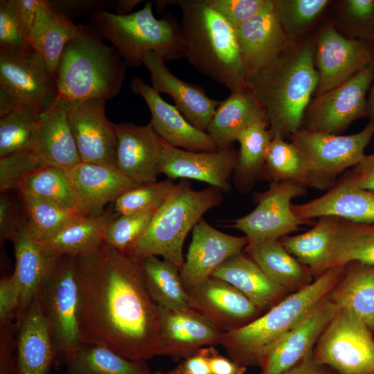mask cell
I'll return each instance as SVG.
<instances>
[{"instance_id": "cell-58", "label": "cell", "mask_w": 374, "mask_h": 374, "mask_svg": "<svg viewBox=\"0 0 374 374\" xmlns=\"http://www.w3.org/2000/svg\"><path fill=\"white\" fill-rule=\"evenodd\" d=\"M211 374H244L246 367L222 355L213 346H207Z\"/></svg>"}, {"instance_id": "cell-61", "label": "cell", "mask_w": 374, "mask_h": 374, "mask_svg": "<svg viewBox=\"0 0 374 374\" xmlns=\"http://www.w3.org/2000/svg\"><path fill=\"white\" fill-rule=\"evenodd\" d=\"M141 0H115L113 8L115 13L119 15H125L132 12V10Z\"/></svg>"}, {"instance_id": "cell-62", "label": "cell", "mask_w": 374, "mask_h": 374, "mask_svg": "<svg viewBox=\"0 0 374 374\" xmlns=\"http://www.w3.org/2000/svg\"><path fill=\"white\" fill-rule=\"evenodd\" d=\"M369 91H370L368 98V116L370 118L369 121L374 123V74Z\"/></svg>"}, {"instance_id": "cell-56", "label": "cell", "mask_w": 374, "mask_h": 374, "mask_svg": "<svg viewBox=\"0 0 374 374\" xmlns=\"http://www.w3.org/2000/svg\"><path fill=\"white\" fill-rule=\"evenodd\" d=\"M341 178L352 185L374 193V150L371 154L365 155Z\"/></svg>"}, {"instance_id": "cell-41", "label": "cell", "mask_w": 374, "mask_h": 374, "mask_svg": "<svg viewBox=\"0 0 374 374\" xmlns=\"http://www.w3.org/2000/svg\"><path fill=\"white\" fill-rule=\"evenodd\" d=\"M351 262L374 265V222L355 223L338 218L331 267Z\"/></svg>"}, {"instance_id": "cell-63", "label": "cell", "mask_w": 374, "mask_h": 374, "mask_svg": "<svg viewBox=\"0 0 374 374\" xmlns=\"http://www.w3.org/2000/svg\"><path fill=\"white\" fill-rule=\"evenodd\" d=\"M150 374H177L174 369H172L167 372H161V371H157L154 373H151Z\"/></svg>"}, {"instance_id": "cell-15", "label": "cell", "mask_w": 374, "mask_h": 374, "mask_svg": "<svg viewBox=\"0 0 374 374\" xmlns=\"http://www.w3.org/2000/svg\"><path fill=\"white\" fill-rule=\"evenodd\" d=\"M374 60V50L368 42L343 37L329 25L323 28L314 51L319 73L317 94L348 81Z\"/></svg>"}, {"instance_id": "cell-34", "label": "cell", "mask_w": 374, "mask_h": 374, "mask_svg": "<svg viewBox=\"0 0 374 374\" xmlns=\"http://www.w3.org/2000/svg\"><path fill=\"white\" fill-rule=\"evenodd\" d=\"M77 25L48 0H40L33 28L30 44L57 78L62 53L75 33Z\"/></svg>"}, {"instance_id": "cell-29", "label": "cell", "mask_w": 374, "mask_h": 374, "mask_svg": "<svg viewBox=\"0 0 374 374\" xmlns=\"http://www.w3.org/2000/svg\"><path fill=\"white\" fill-rule=\"evenodd\" d=\"M15 326L17 374H49L55 350L40 294Z\"/></svg>"}, {"instance_id": "cell-30", "label": "cell", "mask_w": 374, "mask_h": 374, "mask_svg": "<svg viewBox=\"0 0 374 374\" xmlns=\"http://www.w3.org/2000/svg\"><path fill=\"white\" fill-rule=\"evenodd\" d=\"M267 121L264 109L248 87L231 91L220 101L206 130L219 150L231 148L239 134L248 126Z\"/></svg>"}, {"instance_id": "cell-60", "label": "cell", "mask_w": 374, "mask_h": 374, "mask_svg": "<svg viewBox=\"0 0 374 374\" xmlns=\"http://www.w3.org/2000/svg\"><path fill=\"white\" fill-rule=\"evenodd\" d=\"M283 374H330L326 366L319 364L313 356V352L307 355L297 364Z\"/></svg>"}, {"instance_id": "cell-28", "label": "cell", "mask_w": 374, "mask_h": 374, "mask_svg": "<svg viewBox=\"0 0 374 374\" xmlns=\"http://www.w3.org/2000/svg\"><path fill=\"white\" fill-rule=\"evenodd\" d=\"M299 218L334 217L355 223L374 222V193L360 188L343 178L325 194L301 204H292Z\"/></svg>"}, {"instance_id": "cell-59", "label": "cell", "mask_w": 374, "mask_h": 374, "mask_svg": "<svg viewBox=\"0 0 374 374\" xmlns=\"http://www.w3.org/2000/svg\"><path fill=\"white\" fill-rule=\"evenodd\" d=\"M173 369L177 374H211L207 356V347L202 348L186 357Z\"/></svg>"}, {"instance_id": "cell-52", "label": "cell", "mask_w": 374, "mask_h": 374, "mask_svg": "<svg viewBox=\"0 0 374 374\" xmlns=\"http://www.w3.org/2000/svg\"><path fill=\"white\" fill-rule=\"evenodd\" d=\"M19 299V286L12 273L0 281V325L15 322Z\"/></svg>"}, {"instance_id": "cell-36", "label": "cell", "mask_w": 374, "mask_h": 374, "mask_svg": "<svg viewBox=\"0 0 374 374\" xmlns=\"http://www.w3.org/2000/svg\"><path fill=\"white\" fill-rule=\"evenodd\" d=\"M116 216L112 208L97 215H80L44 242L60 256H82L104 242L105 229Z\"/></svg>"}, {"instance_id": "cell-42", "label": "cell", "mask_w": 374, "mask_h": 374, "mask_svg": "<svg viewBox=\"0 0 374 374\" xmlns=\"http://www.w3.org/2000/svg\"><path fill=\"white\" fill-rule=\"evenodd\" d=\"M17 190L19 193L45 199L77 211L71 181L66 170L61 168L51 165L42 167L22 181Z\"/></svg>"}, {"instance_id": "cell-7", "label": "cell", "mask_w": 374, "mask_h": 374, "mask_svg": "<svg viewBox=\"0 0 374 374\" xmlns=\"http://www.w3.org/2000/svg\"><path fill=\"white\" fill-rule=\"evenodd\" d=\"M90 25L109 41L127 66H140L148 52L160 53L165 60L181 58L178 23L170 18L159 19L147 1L139 10L119 15L106 10L91 14Z\"/></svg>"}, {"instance_id": "cell-26", "label": "cell", "mask_w": 374, "mask_h": 374, "mask_svg": "<svg viewBox=\"0 0 374 374\" xmlns=\"http://www.w3.org/2000/svg\"><path fill=\"white\" fill-rule=\"evenodd\" d=\"M71 181L77 211L82 215L102 214L127 189L137 185L116 166L80 162L66 170Z\"/></svg>"}, {"instance_id": "cell-44", "label": "cell", "mask_w": 374, "mask_h": 374, "mask_svg": "<svg viewBox=\"0 0 374 374\" xmlns=\"http://www.w3.org/2000/svg\"><path fill=\"white\" fill-rule=\"evenodd\" d=\"M26 218L35 233L46 240L66 224L81 215L51 201L19 193Z\"/></svg>"}, {"instance_id": "cell-11", "label": "cell", "mask_w": 374, "mask_h": 374, "mask_svg": "<svg viewBox=\"0 0 374 374\" xmlns=\"http://www.w3.org/2000/svg\"><path fill=\"white\" fill-rule=\"evenodd\" d=\"M305 192L306 187L297 182L271 183L267 190L255 194V208L232 220L229 226L243 232L248 244L280 240L299 230L301 225L312 223L298 217L292 210L293 199Z\"/></svg>"}, {"instance_id": "cell-21", "label": "cell", "mask_w": 374, "mask_h": 374, "mask_svg": "<svg viewBox=\"0 0 374 374\" xmlns=\"http://www.w3.org/2000/svg\"><path fill=\"white\" fill-rule=\"evenodd\" d=\"M339 311L326 296L270 350L261 364V374H283L313 352L319 338Z\"/></svg>"}, {"instance_id": "cell-9", "label": "cell", "mask_w": 374, "mask_h": 374, "mask_svg": "<svg viewBox=\"0 0 374 374\" xmlns=\"http://www.w3.org/2000/svg\"><path fill=\"white\" fill-rule=\"evenodd\" d=\"M373 135L374 123L369 121L362 130L349 135L299 129L291 135V143L323 190L332 186L337 175L363 159Z\"/></svg>"}, {"instance_id": "cell-2", "label": "cell", "mask_w": 374, "mask_h": 374, "mask_svg": "<svg viewBox=\"0 0 374 374\" xmlns=\"http://www.w3.org/2000/svg\"><path fill=\"white\" fill-rule=\"evenodd\" d=\"M314 51L310 41L291 43L268 65L247 78L248 87L265 112L271 138L291 136L300 129L319 82Z\"/></svg>"}, {"instance_id": "cell-33", "label": "cell", "mask_w": 374, "mask_h": 374, "mask_svg": "<svg viewBox=\"0 0 374 374\" xmlns=\"http://www.w3.org/2000/svg\"><path fill=\"white\" fill-rule=\"evenodd\" d=\"M244 252L287 292H296L312 282L311 271L290 254L280 240L248 244Z\"/></svg>"}, {"instance_id": "cell-1", "label": "cell", "mask_w": 374, "mask_h": 374, "mask_svg": "<svg viewBox=\"0 0 374 374\" xmlns=\"http://www.w3.org/2000/svg\"><path fill=\"white\" fill-rule=\"evenodd\" d=\"M78 279L82 342L103 346L131 360L160 355L159 307L138 258L103 242L78 257Z\"/></svg>"}, {"instance_id": "cell-3", "label": "cell", "mask_w": 374, "mask_h": 374, "mask_svg": "<svg viewBox=\"0 0 374 374\" xmlns=\"http://www.w3.org/2000/svg\"><path fill=\"white\" fill-rule=\"evenodd\" d=\"M181 9L179 49L197 71L230 91L247 87L236 30L208 0L174 1Z\"/></svg>"}, {"instance_id": "cell-50", "label": "cell", "mask_w": 374, "mask_h": 374, "mask_svg": "<svg viewBox=\"0 0 374 374\" xmlns=\"http://www.w3.org/2000/svg\"><path fill=\"white\" fill-rule=\"evenodd\" d=\"M269 0H208L210 6L235 30L263 9Z\"/></svg>"}, {"instance_id": "cell-31", "label": "cell", "mask_w": 374, "mask_h": 374, "mask_svg": "<svg viewBox=\"0 0 374 374\" xmlns=\"http://www.w3.org/2000/svg\"><path fill=\"white\" fill-rule=\"evenodd\" d=\"M211 276L233 286L260 311L271 308L287 293L274 283L244 251L226 260Z\"/></svg>"}, {"instance_id": "cell-4", "label": "cell", "mask_w": 374, "mask_h": 374, "mask_svg": "<svg viewBox=\"0 0 374 374\" xmlns=\"http://www.w3.org/2000/svg\"><path fill=\"white\" fill-rule=\"evenodd\" d=\"M344 269L345 266L329 269L306 287L284 297L263 315L223 333L220 345L239 364L261 366L273 347L328 296Z\"/></svg>"}, {"instance_id": "cell-22", "label": "cell", "mask_w": 374, "mask_h": 374, "mask_svg": "<svg viewBox=\"0 0 374 374\" xmlns=\"http://www.w3.org/2000/svg\"><path fill=\"white\" fill-rule=\"evenodd\" d=\"M130 87L141 96L151 113L150 123L159 136L170 145L190 151L219 150L206 132L192 125L177 109L164 100L159 93L139 77H132Z\"/></svg>"}, {"instance_id": "cell-10", "label": "cell", "mask_w": 374, "mask_h": 374, "mask_svg": "<svg viewBox=\"0 0 374 374\" xmlns=\"http://www.w3.org/2000/svg\"><path fill=\"white\" fill-rule=\"evenodd\" d=\"M315 360L338 374H374V337L362 322L339 310L313 350Z\"/></svg>"}, {"instance_id": "cell-48", "label": "cell", "mask_w": 374, "mask_h": 374, "mask_svg": "<svg viewBox=\"0 0 374 374\" xmlns=\"http://www.w3.org/2000/svg\"><path fill=\"white\" fill-rule=\"evenodd\" d=\"M46 165L29 150L0 157L1 192L18 189L22 181Z\"/></svg>"}, {"instance_id": "cell-6", "label": "cell", "mask_w": 374, "mask_h": 374, "mask_svg": "<svg viewBox=\"0 0 374 374\" xmlns=\"http://www.w3.org/2000/svg\"><path fill=\"white\" fill-rule=\"evenodd\" d=\"M222 199V191L217 188L194 190L186 181L177 184L145 231L125 254L138 259L161 256L181 269L186 236L204 214L219 206Z\"/></svg>"}, {"instance_id": "cell-12", "label": "cell", "mask_w": 374, "mask_h": 374, "mask_svg": "<svg viewBox=\"0 0 374 374\" xmlns=\"http://www.w3.org/2000/svg\"><path fill=\"white\" fill-rule=\"evenodd\" d=\"M0 92L17 105L49 109L60 93L56 77L34 50L19 53L0 51Z\"/></svg>"}, {"instance_id": "cell-39", "label": "cell", "mask_w": 374, "mask_h": 374, "mask_svg": "<svg viewBox=\"0 0 374 374\" xmlns=\"http://www.w3.org/2000/svg\"><path fill=\"white\" fill-rule=\"evenodd\" d=\"M139 260L148 291L158 306L170 309L191 308L178 267L154 256Z\"/></svg>"}, {"instance_id": "cell-5", "label": "cell", "mask_w": 374, "mask_h": 374, "mask_svg": "<svg viewBox=\"0 0 374 374\" xmlns=\"http://www.w3.org/2000/svg\"><path fill=\"white\" fill-rule=\"evenodd\" d=\"M126 66L116 50L90 24L77 25L59 63L60 96L69 101L112 99L121 91Z\"/></svg>"}, {"instance_id": "cell-8", "label": "cell", "mask_w": 374, "mask_h": 374, "mask_svg": "<svg viewBox=\"0 0 374 374\" xmlns=\"http://www.w3.org/2000/svg\"><path fill=\"white\" fill-rule=\"evenodd\" d=\"M40 299L54 346L53 366L59 368L82 342L78 317V257L60 256Z\"/></svg>"}, {"instance_id": "cell-51", "label": "cell", "mask_w": 374, "mask_h": 374, "mask_svg": "<svg viewBox=\"0 0 374 374\" xmlns=\"http://www.w3.org/2000/svg\"><path fill=\"white\" fill-rule=\"evenodd\" d=\"M344 8L353 33L374 42V0H347Z\"/></svg>"}, {"instance_id": "cell-54", "label": "cell", "mask_w": 374, "mask_h": 374, "mask_svg": "<svg viewBox=\"0 0 374 374\" xmlns=\"http://www.w3.org/2000/svg\"><path fill=\"white\" fill-rule=\"evenodd\" d=\"M15 322L0 325V374H17Z\"/></svg>"}, {"instance_id": "cell-16", "label": "cell", "mask_w": 374, "mask_h": 374, "mask_svg": "<svg viewBox=\"0 0 374 374\" xmlns=\"http://www.w3.org/2000/svg\"><path fill=\"white\" fill-rule=\"evenodd\" d=\"M106 101L68 100L69 120L82 162L116 167L117 136L105 114Z\"/></svg>"}, {"instance_id": "cell-32", "label": "cell", "mask_w": 374, "mask_h": 374, "mask_svg": "<svg viewBox=\"0 0 374 374\" xmlns=\"http://www.w3.org/2000/svg\"><path fill=\"white\" fill-rule=\"evenodd\" d=\"M339 308L374 331V265L351 262L328 294Z\"/></svg>"}, {"instance_id": "cell-27", "label": "cell", "mask_w": 374, "mask_h": 374, "mask_svg": "<svg viewBox=\"0 0 374 374\" xmlns=\"http://www.w3.org/2000/svg\"><path fill=\"white\" fill-rule=\"evenodd\" d=\"M47 165L64 170L81 162L69 120L68 100L61 96L41 113L29 148Z\"/></svg>"}, {"instance_id": "cell-19", "label": "cell", "mask_w": 374, "mask_h": 374, "mask_svg": "<svg viewBox=\"0 0 374 374\" xmlns=\"http://www.w3.org/2000/svg\"><path fill=\"white\" fill-rule=\"evenodd\" d=\"M161 173L170 179H188L205 182L222 192L231 190L238 152L232 148L214 152L190 151L174 147L161 139Z\"/></svg>"}, {"instance_id": "cell-13", "label": "cell", "mask_w": 374, "mask_h": 374, "mask_svg": "<svg viewBox=\"0 0 374 374\" xmlns=\"http://www.w3.org/2000/svg\"><path fill=\"white\" fill-rule=\"evenodd\" d=\"M373 74L374 60L348 81L317 95L305 111V128L338 134L354 121L368 116L366 95Z\"/></svg>"}, {"instance_id": "cell-23", "label": "cell", "mask_w": 374, "mask_h": 374, "mask_svg": "<svg viewBox=\"0 0 374 374\" xmlns=\"http://www.w3.org/2000/svg\"><path fill=\"white\" fill-rule=\"evenodd\" d=\"M158 307L160 355L184 359L202 348L220 344L224 332L194 309Z\"/></svg>"}, {"instance_id": "cell-45", "label": "cell", "mask_w": 374, "mask_h": 374, "mask_svg": "<svg viewBox=\"0 0 374 374\" xmlns=\"http://www.w3.org/2000/svg\"><path fill=\"white\" fill-rule=\"evenodd\" d=\"M177 184L172 179L137 184L123 192L112 203L116 215L157 211L170 196Z\"/></svg>"}, {"instance_id": "cell-47", "label": "cell", "mask_w": 374, "mask_h": 374, "mask_svg": "<svg viewBox=\"0 0 374 374\" xmlns=\"http://www.w3.org/2000/svg\"><path fill=\"white\" fill-rule=\"evenodd\" d=\"M157 211L116 216L105 229L104 242L125 253L145 231Z\"/></svg>"}, {"instance_id": "cell-20", "label": "cell", "mask_w": 374, "mask_h": 374, "mask_svg": "<svg viewBox=\"0 0 374 374\" xmlns=\"http://www.w3.org/2000/svg\"><path fill=\"white\" fill-rule=\"evenodd\" d=\"M115 128L117 168L136 184L157 181L161 174L162 143L152 124L121 123Z\"/></svg>"}, {"instance_id": "cell-14", "label": "cell", "mask_w": 374, "mask_h": 374, "mask_svg": "<svg viewBox=\"0 0 374 374\" xmlns=\"http://www.w3.org/2000/svg\"><path fill=\"white\" fill-rule=\"evenodd\" d=\"M13 244L19 299L15 324L41 294L60 256L33 230L26 216L10 240Z\"/></svg>"}, {"instance_id": "cell-40", "label": "cell", "mask_w": 374, "mask_h": 374, "mask_svg": "<svg viewBox=\"0 0 374 374\" xmlns=\"http://www.w3.org/2000/svg\"><path fill=\"white\" fill-rule=\"evenodd\" d=\"M261 179L271 183L291 181L320 189L298 149L279 135L271 138Z\"/></svg>"}, {"instance_id": "cell-49", "label": "cell", "mask_w": 374, "mask_h": 374, "mask_svg": "<svg viewBox=\"0 0 374 374\" xmlns=\"http://www.w3.org/2000/svg\"><path fill=\"white\" fill-rule=\"evenodd\" d=\"M34 50L23 35L10 0L0 1V51L19 53Z\"/></svg>"}, {"instance_id": "cell-18", "label": "cell", "mask_w": 374, "mask_h": 374, "mask_svg": "<svg viewBox=\"0 0 374 374\" xmlns=\"http://www.w3.org/2000/svg\"><path fill=\"white\" fill-rule=\"evenodd\" d=\"M187 292L190 308L224 333L245 326L261 312L233 286L213 276Z\"/></svg>"}, {"instance_id": "cell-38", "label": "cell", "mask_w": 374, "mask_h": 374, "mask_svg": "<svg viewBox=\"0 0 374 374\" xmlns=\"http://www.w3.org/2000/svg\"><path fill=\"white\" fill-rule=\"evenodd\" d=\"M267 121L255 123L238 136L240 144L237 163L233 171L235 187L242 193L249 191L261 178L271 136Z\"/></svg>"}, {"instance_id": "cell-53", "label": "cell", "mask_w": 374, "mask_h": 374, "mask_svg": "<svg viewBox=\"0 0 374 374\" xmlns=\"http://www.w3.org/2000/svg\"><path fill=\"white\" fill-rule=\"evenodd\" d=\"M26 215H21L17 202L3 193L0 197V237L1 240H11Z\"/></svg>"}, {"instance_id": "cell-37", "label": "cell", "mask_w": 374, "mask_h": 374, "mask_svg": "<svg viewBox=\"0 0 374 374\" xmlns=\"http://www.w3.org/2000/svg\"><path fill=\"white\" fill-rule=\"evenodd\" d=\"M64 374H150L146 361L124 357L103 346L82 342L68 357Z\"/></svg>"}, {"instance_id": "cell-46", "label": "cell", "mask_w": 374, "mask_h": 374, "mask_svg": "<svg viewBox=\"0 0 374 374\" xmlns=\"http://www.w3.org/2000/svg\"><path fill=\"white\" fill-rule=\"evenodd\" d=\"M328 0H275L283 29L291 43L323 12Z\"/></svg>"}, {"instance_id": "cell-55", "label": "cell", "mask_w": 374, "mask_h": 374, "mask_svg": "<svg viewBox=\"0 0 374 374\" xmlns=\"http://www.w3.org/2000/svg\"><path fill=\"white\" fill-rule=\"evenodd\" d=\"M55 9L69 18L113 7L115 0H48Z\"/></svg>"}, {"instance_id": "cell-24", "label": "cell", "mask_w": 374, "mask_h": 374, "mask_svg": "<svg viewBox=\"0 0 374 374\" xmlns=\"http://www.w3.org/2000/svg\"><path fill=\"white\" fill-rule=\"evenodd\" d=\"M236 33L247 78L268 65L291 44L281 26L275 0H269L241 24Z\"/></svg>"}, {"instance_id": "cell-17", "label": "cell", "mask_w": 374, "mask_h": 374, "mask_svg": "<svg viewBox=\"0 0 374 374\" xmlns=\"http://www.w3.org/2000/svg\"><path fill=\"white\" fill-rule=\"evenodd\" d=\"M249 242L245 236L231 235L201 219L192 231V239L180 269L188 291L211 276L213 271L232 256L244 251Z\"/></svg>"}, {"instance_id": "cell-25", "label": "cell", "mask_w": 374, "mask_h": 374, "mask_svg": "<svg viewBox=\"0 0 374 374\" xmlns=\"http://www.w3.org/2000/svg\"><path fill=\"white\" fill-rule=\"evenodd\" d=\"M159 53L145 54L143 64L150 73L152 87L159 93L168 95L175 106L195 127L206 132L220 101L210 98L197 85L184 82L167 67Z\"/></svg>"}, {"instance_id": "cell-35", "label": "cell", "mask_w": 374, "mask_h": 374, "mask_svg": "<svg viewBox=\"0 0 374 374\" xmlns=\"http://www.w3.org/2000/svg\"><path fill=\"white\" fill-rule=\"evenodd\" d=\"M338 218L321 217L303 233L280 239L284 248L317 277L331 267L332 251ZM316 277V278H317Z\"/></svg>"}, {"instance_id": "cell-43", "label": "cell", "mask_w": 374, "mask_h": 374, "mask_svg": "<svg viewBox=\"0 0 374 374\" xmlns=\"http://www.w3.org/2000/svg\"><path fill=\"white\" fill-rule=\"evenodd\" d=\"M42 112L23 105L0 116V157L29 150Z\"/></svg>"}, {"instance_id": "cell-57", "label": "cell", "mask_w": 374, "mask_h": 374, "mask_svg": "<svg viewBox=\"0 0 374 374\" xmlns=\"http://www.w3.org/2000/svg\"><path fill=\"white\" fill-rule=\"evenodd\" d=\"M10 1L21 32L30 44L31 34L40 0H10Z\"/></svg>"}]
</instances>
